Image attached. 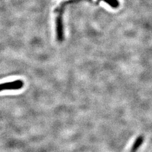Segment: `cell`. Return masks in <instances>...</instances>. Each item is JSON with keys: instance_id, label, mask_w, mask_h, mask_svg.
I'll use <instances>...</instances> for the list:
<instances>
[{"instance_id": "2", "label": "cell", "mask_w": 152, "mask_h": 152, "mask_svg": "<svg viewBox=\"0 0 152 152\" xmlns=\"http://www.w3.org/2000/svg\"><path fill=\"white\" fill-rule=\"evenodd\" d=\"M144 142V137L142 136H140L137 137L134 141L133 144L130 149L129 152H138L139 149L142 145Z\"/></svg>"}, {"instance_id": "1", "label": "cell", "mask_w": 152, "mask_h": 152, "mask_svg": "<svg viewBox=\"0 0 152 152\" xmlns=\"http://www.w3.org/2000/svg\"><path fill=\"white\" fill-rule=\"evenodd\" d=\"M24 86V82L22 80H18L14 81L4 82L0 83V91L4 90H20Z\"/></svg>"}]
</instances>
